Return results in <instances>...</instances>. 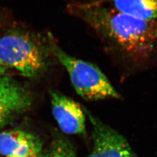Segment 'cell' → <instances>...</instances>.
<instances>
[{"label":"cell","mask_w":157,"mask_h":157,"mask_svg":"<svg viewBox=\"0 0 157 157\" xmlns=\"http://www.w3.org/2000/svg\"><path fill=\"white\" fill-rule=\"evenodd\" d=\"M93 147L87 157H137L124 137L90 115Z\"/></svg>","instance_id":"obj_4"},{"label":"cell","mask_w":157,"mask_h":157,"mask_svg":"<svg viewBox=\"0 0 157 157\" xmlns=\"http://www.w3.org/2000/svg\"><path fill=\"white\" fill-rule=\"evenodd\" d=\"M41 144L29 132L13 130L0 132V154L6 157H40Z\"/></svg>","instance_id":"obj_7"},{"label":"cell","mask_w":157,"mask_h":157,"mask_svg":"<svg viewBox=\"0 0 157 157\" xmlns=\"http://www.w3.org/2000/svg\"><path fill=\"white\" fill-rule=\"evenodd\" d=\"M48 157H76L72 146L68 142L60 140L57 141L49 154Z\"/></svg>","instance_id":"obj_9"},{"label":"cell","mask_w":157,"mask_h":157,"mask_svg":"<svg viewBox=\"0 0 157 157\" xmlns=\"http://www.w3.org/2000/svg\"><path fill=\"white\" fill-rule=\"evenodd\" d=\"M7 67L3 64V63L0 60V74H6L7 70Z\"/></svg>","instance_id":"obj_10"},{"label":"cell","mask_w":157,"mask_h":157,"mask_svg":"<svg viewBox=\"0 0 157 157\" xmlns=\"http://www.w3.org/2000/svg\"><path fill=\"white\" fill-rule=\"evenodd\" d=\"M47 52L31 34L11 30L0 37V60L27 77H35L45 70Z\"/></svg>","instance_id":"obj_2"},{"label":"cell","mask_w":157,"mask_h":157,"mask_svg":"<svg viewBox=\"0 0 157 157\" xmlns=\"http://www.w3.org/2000/svg\"><path fill=\"white\" fill-rule=\"evenodd\" d=\"M70 11L131 56L144 57L157 42V21H145L95 3H74Z\"/></svg>","instance_id":"obj_1"},{"label":"cell","mask_w":157,"mask_h":157,"mask_svg":"<svg viewBox=\"0 0 157 157\" xmlns=\"http://www.w3.org/2000/svg\"><path fill=\"white\" fill-rule=\"evenodd\" d=\"M52 111L60 129L67 134H78L85 130V115L81 105L57 92H51Z\"/></svg>","instance_id":"obj_6"},{"label":"cell","mask_w":157,"mask_h":157,"mask_svg":"<svg viewBox=\"0 0 157 157\" xmlns=\"http://www.w3.org/2000/svg\"><path fill=\"white\" fill-rule=\"evenodd\" d=\"M49 37L52 52L67 71L78 95L88 100L120 98V94L99 68L91 63L67 55L56 45L51 36Z\"/></svg>","instance_id":"obj_3"},{"label":"cell","mask_w":157,"mask_h":157,"mask_svg":"<svg viewBox=\"0 0 157 157\" xmlns=\"http://www.w3.org/2000/svg\"><path fill=\"white\" fill-rule=\"evenodd\" d=\"M118 11L145 21H157V0H111Z\"/></svg>","instance_id":"obj_8"},{"label":"cell","mask_w":157,"mask_h":157,"mask_svg":"<svg viewBox=\"0 0 157 157\" xmlns=\"http://www.w3.org/2000/svg\"><path fill=\"white\" fill-rule=\"evenodd\" d=\"M31 104L28 91L6 74H0V127L12 121Z\"/></svg>","instance_id":"obj_5"}]
</instances>
